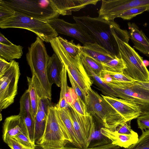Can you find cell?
<instances>
[{"instance_id":"obj_1","label":"cell","mask_w":149,"mask_h":149,"mask_svg":"<svg viewBox=\"0 0 149 149\" xmlns=\"http://www.w3.org/2000/svg\"><path fill=\"white\" fill-rule=\"evenodd\" d=\"M73 19L95 42L120 58L118 44L111 31L112 28L120 26L116 22L89 15L73 16Z\"/></svg>"},{"instance_id":"obj_2","label":"cell","mask_w":149,"mask_h":149,"mask_svg":"<svg viewBox=\"0 0 149 149\" xmlns=\"http://www.w3.org/2000/svg\"><path fill=\"white\" fill-rule=\"evenodd\" d=\"M119 28H113L111 31L118 44L120 57L126 67L124 72L136 82L149 81V71L143 58L129 44V33Z\"/></svg>"},{"instance_id":"obj_3","label":"cell","mask_w":149,"mask_h":149,"mask_svg":"<svg viewBox=\"0 0 149 149\" xmlns=\"http://www.w3.org/2000/svg\"><path fill=\"white\" fill-rule=\"evenodd\" d=\"M26 59L31 72L38 80L45 96L52 99V86L47 77V67L50 57L43 41L37 37L28 48Z\"/></svg>"},{"instance_id":"obj_4","label":"cell","mask_w":149,"mask_h":149,"mask_svg":"<svg viewBox=\"0 0 149 149\" xmlns=\"http://www.w3.org/2000/svg\"><path fill=\"white\" fill-rule=\"evenodd\" d=\"M72 143L70 135L59 113L52 105L48 110L44 132L40 143L44 149H63Z\"/></svg>"},{"instance_id":"obj_5","label":"cell","mask_w":149,"mask_h":149,"mask_svg":"<svg viewBox=\"0 0 149 149\" xmlns=\"http://www.w3.org/2000/svg\"><path fill=\"white\" fill-rule=\"evenodd\" d=\"M85 104L88 113L94 117L105 128L115 131L126 121L101 96L92 88L88 91Z\"/></svg>"},{"instance_id":"obj_6","label":"cell","mask_w":149,"mask_h":149,"mask_svg":"<svg viewBox=\"0 0 149 149\" xmlns=\"http://www.w3.org/2000/svg\"><path fill=\"white\" fill-rule=\"evenodd\" d=\"M50 43L54 53L63 63L67 72L70 73L77 83L86 99L93 82L83 65L80 56L74 58L70 55L61 45L57 37Z\"/></svg>"},{"instance_id":"obj_7","label":"cell","mask_w":149,"mask_h":149,"mask_svg":"<svg viewBox=\"0 0 149 149\" xmlns=\"http://www.w3.org/2000/svg\"><path fill=\"white\" fill-rule=\"evenodd\" d=\"M2 29H25L34 33L43 42H50L58 33L47 21L15 13L12 16L0 22Z\"/></svg>"},{"instance_id":"obj_8","label":"cell","mask_w":149,"mask_h":149,"mask_svg":"<svg viewBox=\"0 0 149 149\" xmlns=\"http://www.w3.org/2000/svg\"><path fill=\"white\" fill-rule=\"evenodd\" d=\"M106 83L118 94V98L138 106L141 112L140 115L149 113V91L141 86L137 82L111 80Z\"/></svg>"},{"instance_id":"obj_9","label":"cell","mask_w":149,"mask_h":149,"mask_svg":"<svg viewBox=\"0 0 149 149\" xmlns=\"http://www.w3.org/2000/svg\"><path fill=\"white\" fill-rule=\"evenodd\" d=\"M3 1L15 12L42 20L47 21L59 15L52 10L49 0Z\"/></svg>"},{"instance_id":"obj_10","label":"cell","mask_w":149,"mask_h":149,"mask_svg":"<svg viewBox=\"0 0 149 149\" xmlns=\"http://www.w3.org/2000/svg\"><path fill=\"white\" fill-rule=\"evenodd\" d=\"M11 65L4 74L0 77V110L14 102L17 94L18 84L20 74L19 63L10 61Z\"/></svg>"},{"instance_id":"obj_11","label":"cell","mask_w":149,"mask_h":149,"mask_svg":"<svg viewBox=\"0 0 149 149\" xmlns=\"http://www.w3.org/2000/svg\"><path fill=\"white\" fill-rule=\"evenodd\" d=\"M99 17L113 21L124 12L134 8L149 7V0H102Z\"/></svg>"},{"instance_id":"obj_12","label":"cell","mask_w":149,"mask_h":149,"mask_svg":"<svg viewBox=\"0 0 149 149\" xmlns=\"http://www.w3.org/2000/svg\"><path fill=\"white\" fill-rule=\"evenodd\" d=\"M68 109L72 118L74 129L81 148H87L92 137L95 132V125L93 116L88 113L81 115L72 107Z\"/></svg>"},{"instance_id":"obj_13","label":"cell","mask_w":149,"mask_h":149,"mask_svg":"<svg viewBox=\"0 0 149 149\" xmlns=\"http://www.w3.org/2000/svg\"><path fill=\"white\" fill-rule=\"evenodd\" d=\"M47 22L58 33L69 36L80 42L83 45L93 43V39L77 24L70 23L63 19L54 18Z\"/></svg>"},{"instance_id":"obj_14","label":"cell","mask_w":149,"mask_h":149,"mask_svg":"<svg viewBox=\"0 0 149 149\" xmlns=\"http://www.w3.org/2000/svg\"><path fill=\"white\" fill-rule=\"evenodd\" d=\"M38 107L34 120V142L40 144L46 124L48 110L52 106L51 100L44 96L40 87L37 92Z\"/></svg>"},{"instance_id":"obj_15","label":"cell","mask_w":149,"mask_h":149,"mask_svg":"<svg viewBox=\"0 0 149 149\" xmlns=\"http://www.w3.org/2000/svg\"><path fill=\"white\" fill-rule=\"evenodd\" d=\"M126 121L137 118L141 114V111L136 105L124 99L101 95Z\"/></svg>"},{"instance_id":"obj_16","label":"cell","mask_w":149,"mask_h":149,"mask_svg":"<svg viewBox=\"0 0 149 149\" xmlns=\"http://www.w3.org/2000/svg\"><path fill=\"white\" fill-rule=\"evenodd\" d=\"M51 7L59 15H69L88 5H96L99 0H49Z\"/></svg>"},{"instance_id":"obj_17","label":"cell","mask_w":149,"mask_h":149,"mask_svg":"<svg viewBox=\"0 0 149 149\" xmlns=\"http://www.w3.org/2000/svg\"><path fill=\"white\" fill-rule=\"evenodd\" d=\"M20 134H23L28 138L26 128L21 116L18 114L7 117L2 126V138L4 142Z\"/></svg>"},{"instance_id":"obj_18","label":"cell","mask_w":149,"mask_h":149,"mask_svg":"<svg viewBox=\"0 0 149 149\" xmlns=\"http://www.w3.org/2000/svg\"><path fill=\"white\" fill-rule=\"evenodd\" d=\"M130 38L134 47L149 57V39L134 23H128Z\"/></svg>"},{"instance_id":"obj_19","label":"cell","mask_w":149,"mask_h":149,"mask_svg":"<svg viewBox=\"0 0 149 149\" xmlns=\"http://www.w3.org/2000/svg\"><path fill=\"white\" fill-rule=\"evenodd\" d=\"M101 134L110 139L111 143L120 148H127L136 143L138 140L137 134L130 135L118 133L113 131L105 127L100 130Z\"/></svg>"},{"instance_id":"obj_20","label":"cell","mask_w":149,"mask_h":149,"mask_svg":"<svg viewBox=\"0 0 149 149\" xmlns=\"http://www.w3.org/2000/svg\"><path fill=\"white\" fill-rule=\"evenodd\" d=\"M65 65L58 56L55 53L50 57L47 67V75L49 82L52 86L56 84L61 87L62 74Z\"/></svg>"},{"instance_id":"obj_21","label":"cell","mask_w":149,"mask_h":149,"mask_svg":"<svg viewBox=\"0 0 149 149\" xmlns=\"http://www.w3.org/2000/svg\"><path fill=\"white\" fill-rule=\"evenodd\" d=\"M80 50L82 53L101 63L118 57L96 42L81 46Z\"/></svg>"},{"instance_id":"obj_22","label":"cell","mask_w":149,"mask_h":149,"mask_svg":"<svg viewBox=\"0 0 149 149\" xmlns=\"http://www.w3.org/2000/svg\"><path fill=\"white\" fill-rule=\"evenodd\" d=\"M88 74L93 81L100 90L104 95L108 97L118 98V94L109 85L102 79L96 74L87 65L82 63Z\"/></svg>"},{"instance_id":"obj_23","label":"cell","mask_w":149,"mask_h":149,"mask_svg":"<svg viewBox=\"0 0 149 149\" xmlns=\"http://www.w3.org/2000/svg\"><path fill=\"white\" fill-rule=\"evenodd\" d=\"M65 99L68 106L79 114L83 115L88 114L85 103L77 95L72 88L68 87Z\"/></svg>"},{"instance_id":"obj_24","label":"cell","mask_w":149,"mask_h":149,"mask_svg":"<svg viewBox=\"0 0 149 149\" xmlns=\"http://www.w3.org/2000/svg\"><path fill=\"white\" fill-rule=\"evenodd\" d=\"M56 109L70 135L72 141V144L77 148H81L74 131L72 118L68 109L66 108Z\"/></svg>"},{"instance_id":"obj_25","label":"cell","mask_w":149,"mask_h":149,"mask_svg":"<svg viewBox=\"0 0 149 149\" xmlns=\"http://www.w3.org/2000/svg\"><path fill=\"white\" fill-rule=\"evenodd\" d=\"M28 90L31 101L32 113L33 118L35 120L38 107L37 92L38 88L40 87L38 81L34 75H32L31 77H27Z\"/></svg>"},{"instance_id":"obj_26","label":"cell","mask_w":149,"mask_h":149,"mask_svg":"<svg viewBox=\"0 0 149 149\" xmlns=\"http://www.w3.org/2000/svg\"><path fill=\"white\" fill-rule=\"evenodd\" d=\"M23 47L14 44L7 45L0 43V58L6 61L19 59L23 54Z\"/></svg>"},{"instance_id":"obj_27","label":"cell","mask_w":149,"mask_h":149,"mask_svg":"<svg viewBox=\"0 0 149 149\" xmlns=\"http://www.w3.org/2000/svg\"><path fill=\"white\" fill-rule=\"evenodd\" d=\"M100 77L105 82L111 80L129 82L136 81L124 72L116 73L103 70Z\"/></svg>"},{"instance_id":"obj_28","label":"cell","mask_w":149,"mask_h":149,"mask_svg":"<svg viewBox=\"0 0 149 149\" xmlns=\"http://www.w3.org/2000/svg\"><path fill=\"white\" fill-rule=\"evenodd\" d=\"M67 71L65 66L62 74L61 82L60 98L57 104L54 106L57 109L67 108L69 107L65 99L68 90V86L67 81Z\"/></svg>"},{"instance_id":"obj_29","label":"cell","mask_w":149,"mask_h":149,"mask_svg":"<svg viewBox=\"0 0 149 149\" xmlns=\"http://www.w3.org/2000/svg\"><path fill=\"white\" fill-rule=\"evenodd\" d=\"M104 70L116 73H123L126 68L120 58L116 57L106 63H102Z\"/></svg>"},{"instance_id":"obj_30","label":"cell","mask_w":149,"mask_h":149,"mask_svg":"<svg viewBox=\"0 0 149 149\" xmlns=\"http://www.w3.org/2000/svg\"><path fill=\"white\" fill-rule=\"evenodd\" d=\"M57 38L64 49L71 56L76 58L80 56L81 46L79 44L76 45L74 43L73 40L68 41L60 36Z\"/></svg>"},{"instance_id":"obj_31","label":"cell","mask_w":149,"mask_h":149,"mask_svg":"<svg viewBox=\"0 0 149 149\" xmlns=\"http://www.w3.org/2000/svg\"><path fill=\"white\" fill-rule=\"evenodd\" d=\"M80 57L82 62L87 65L96 74L100 77L101 72L104 70L102 63L81 52Z\"/></svg>"},{"instance_id":"obj_32","label":"cell","mask_w":149,"mask_h":149,"mask_svg":"<svg viewBox=\"0 0 149 149\" xmlns=\"http://www.w3.org/2000/svg\"><path fill=\"white\" fill-rule=\"evenodd\" d=\"M137 141L127 148L122 149H149V130H142Z\"/></svg>"},{"instance_id":"obj_33","label":"cell","mask_w":149,"mask_h":149,"mask_svg":"<svg viewBox=\"0 0 149 149\" xmlns=\"http://www.w3.org/2000/svg\"><path fill=\"white\" fill-rule=\"evenodd\" d=\"M149 10V7L145 6L139 7L132 8L124 12L118 17L125 20H130L137 15Z\"/></svg>"},{"instance_id":"obj_34","label":"cell","mask_w":149,"mask_h":149,"mask_svg":"<svg viewBox=\"0 0 149 149\" xmlns=\"http://www.w3.org/2000/svg\"><path fill=\"white\" fill-rule=\"evenodd\" d=\"M15 11L6 4L3 0H0V22L14 15Z\"/></svg>"},{"instance_id":"obj_35","label":"cell","mask_w":149,"mask_h":149,"mask_svg":"<svg viewBox=\"0 0 149 149\" xmlns=\"http://www.w3.org/2000/svg\"><path fill=\"white\" fill-rule=\"evenodd\" d=\"M131 121H124L117 127L115 131L120 134L130 135L136 134L137 133L131 129Z\"/></svg>"},{"instance_id":"obj_36","label":"cell","mask_w":149,"mask_h":149,"mask_svg":"<svg viewBox=\"0 0 149 149\" xmlns=\"http://www.w3.org/2000/svg\"><path fill=\"white\" fill-rule=\"evenodd\" d=\"M63 149H121L120 147L113 144L111 142L105 143L87 148H74L68 146L67 145Z\"/></svg>"},{"instance_id":"obj_37","label":"cell","mask_w":149,"mask_h":149,"mask_svg":"<svg viewBox=\"0 0 149 149\" xmlns=\"http://www.w3.org/2000/svg\"><path fill=\"white\" fill-rule=\"evenodd\" d=\"M138 128L142 130H149V113L141 115L137 118Z\"/></svg>"},{"instance_id":"obj_38","label":"cell","mask_w":149,"mask_h":149,"mask_svg":"<svg viewBox=\"0 0 149 149\" xmlns=\"http://www.w3.org/2000/svg\"><path fill=\"white\" fill-rule=\"evenodd\" d=\"M12 138H14L19 143L26 147L33 148H35L36 144L31 141L23 134H19Z\"/></svg>"},{"instance_id":"obj_39","label":"cell","mask_w":149,"mask_h":149,"mask_svg":"<svg viewBox=\"0 0 149 149\" xmlns=\"http://www.w3.org/2000/svg\"><path fill=\"white\" fill-rule=\"evenodd\" d=\"M67 72L72 88L77 95L85 103L86 97L81 90L70 73L69 72Z\"/></svg>"},{"instance_id":"obj_40","label":"cell","mask_w":149,"mask_h":149,"mask_svg":"<svg viewBox=\"0 0 149 149\" xmlns=\"http://www.w3.org/2000/svg\"><path fill=\"white\" fill-rule=\"evenodd\" d=\"M11 149H35L26 147L21 144L13 138L7 139L5 142Z\"/></svg>"},{"instance_id":"obj_41","label":"cell","mask_w":149,"mask_h":149,"mask_svg":"<svg viewBox=\"0 0 149 149\" xmlns=\"http://www.w3.org/2000/svg\"><path fill=\"white\" fill-rule=\"evenodd\" d=\"M11 65V62L0 58V77L3 76Z\"/></svg>"},{"instance_id":"obj_42","label":"cell","mask_w":149,"mask_h":149,"mask_svg":"<svg viewBox=\"0 0 149 149\" xmlns=\"http://www.w3.org/2000/svg\"><path fill=\"white\" fill-rule=\"evenodd\" d=\"M0 43L7 45H10L13 44L1 33H0Z\"/></svg>"},{"instance_id":"obj_43","label":"cell","mask_w":149,"mask_h":149,"mask_svg":"<svg viewBox=\"0 0 149 149\" xmlns=\"http://www.w3.org/2000/svg\"><path fill=\"white\" fill-rule=\"evenodd\" d=\"M141 86L149 91V81L143 82H138Z\"/></svg>"},{"instance_id":"obj_44","label":"cell","mask_w":149,"mask_h":149,"mask_svg":"<svg viewBox=\"0 0 149 149\" xmlns=\"http://www.w3.org/2000/svg\"></svg>"}]
</instances>
